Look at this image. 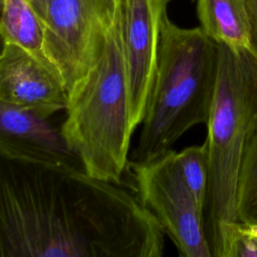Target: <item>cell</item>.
<instances>
[{
    "label": "cell",
    "mask_w": 257,
    "mask_h": 257,
    "mask_svg": "<svg viewBox=\"0 0 257 257\" xmlns=\"http://www.w3.org/2000/svg\"><path fill=\"white\" fill-rule=\"evenodd\" d=\"M170 0H114L130 90L132 128L142 124L155 78L158 46Z\"/></svg>",
    "instance_id": "52a82bcc"
},
{
    "label": "cell",
    "mask_w": 257,
    "mask_h": 257,
    "mask_svg": "<svg viewBox=\"0 0 257 257\" xmlns=\"http://www.w3.org/2000/svg\"><path fill=\"white\" fill-rule=\"evenodd\" d=\"M257 115V57L218 43V74L206 122L209 185L205 225L210 243L221 227L238 221L236 195L250 126Z\"/></svg>",
    "instance_id": "277c9868"
},
{
    "label": "cell",
    "mask_w": 257,
    "mask_h": 257,
    "mask_svg": "<svg viewBox=\"0 0 257 257\" xmlns=\"http://www.w3.org/2000/svg\"><path fill=\"white\" fill-rule=\"evenodd\" d=\"M61 133L90 176L120 185L130 164L134 134L119 21L115 12L102 50L88 72L68 92Z\"/></svg>",
    "instance_id": "3957f363"
},
{
    "label": "cell",
    "mask_w": 257,
    "mask_h": 257,
    "mask_svg": "<svg viewBox=\"0 0 257 257\" xmlns=\"http://www.w3.org/2000/svg\"><path fill=\"white\" fill-rule=\"evenodd\" d=\"M177 162L182 177L196 203L205 211L209 185V163L206 144L188 147L177 153Z\"/></svg>",
    "instance_id": "5bb4252c"
},
{
    "label": "cell",
    "mask_w": 257,
    "mask_h": 257,
    "mask_svg": "<svg viewBox=\"0 0 257 257\" xmlns=\"http://www.w3.org/2000/svg\"><path fill=\"white\" fill-rule=\"evenodd\" d=\"M142 203L153 213L182 257H213L207 237L205 211L187 187L177 152L146 163H130Z\"/></svg>",
    "instance_id": "5b68a950"
},
{
    "label": "cell",
    "mask_w": 257,
    "mask_h": 257,
    "mask_svg": "<svg viewBox=\"0 0 257 257\" xmlns=\"http://www.w3.org/2000/svg\"><path fill=\"white\" fill-rule=\"evenodd\" d=\"M113 14L114 0H48L45 54L68 92L98 58Z\"/></svg>",
    "instance_id": "8992f818"
},
{
    "label": "cell",
    "mask_w": 257,
    "mask_h": 257,
    "mask_svg": "<svg viewBox=\"0 0 257 257\" xmlns=\"http://www.w3.org/2000/svg\"><path fill=\"white\" fill-rule=\"evenodd\" d=\"M0 104L49 118L55 112L66 109L68 91L53 67L17 45L2 43Z\"/></svg>",
    "instance_id": "ba28073f"
},
{
    "label": "cell",
    "mask_w": 257,
    "mask_h": 257,
    "mask_svg": "<svg viewBox=\"0 0 257 257\" xmlns=\"http://www.w3.org/2000/svg\"><path fill=\"white\" fill-rule=\"evenodd\" d=\"M0 156L82 167L61 130L29 110L0 104Z\"/></svg>",
    "instance_id": "9c48e42d"
},
{
    "label": "cell",
    "mask_w": 257,
    "mask_h": 257,
    "mask_svg": "<svg viewBox=\"0 0 257 257\" xmlns=\"http://www.w3.org/2000/svg\"><path fill=\"white\" fill-rule=\"evenodd\" d=\"M0 34L2 43L17 45L54 68L45 54L43 19L30 0H1Z\"/></svg>",
    "instance_id": "8fae6325"
},
{
    "label": "cell",
    "mask_w": 257,
    "mask_h": 257,
    "mask_svg": "<svg viewBox=\"0 0 257 257\" xmlns=\"http://www.w3.org/2000/svg\"><path fill=\"white\" fill-rule=\"evenodd\" d=\"M164 246L156 217L120 185L0 156V257H160Z\"/></svg>",
    "instance_id": "6da1fadb"
},
{
    "label": "cell",
    "mask_w": 257,
    "mask_h": 257,
    "mask_svg": "<svg viewBox=\"0 0 257 257\" xmlns=\"http://www.w3.org/2000/svg\"><path fill=\"white\" fill-rule=\"evenodd\" d=\"M196 3L200 27L211 39L235 51L251 50L246 0H196Z\"/></svg>",
    "instance_id": "30bf717a"
},
{
    "label": "cell",
    "mask_w": 257,
    "mask_h": 257,
    "mask_svg": "<svg viewBox=\"0 0 257 257\" xmlns=\"http://www.w3.org/2000/svg\"><path fill=\"white\" fill-rule=\"evenodd\" d=\"M218 74V43L201 27L163 21L154 83L130 163L153 161L192 126L207 122Z\"/></svg>",
    "instance_id": "7a4b0ae2"
},
{
    "label": "cell",
    "mask_w": 257,
    "mask_h": 257,
    "mask_svg": "<svg viewBox=\"0 0 257 257\" xmlns=\"http://www.w3.org/2000/svg\"><path fill=\"white\" fill-rule=\"evenodd\" d=\"M251 24V50L257 57V0H246Z\"/></svg>",
    "instance_id": "9a60e30c"
},
{
    "label": "cell",
    "mask_w": 257,
    "mask_h": 257,
    "mask_svg": "<svg viewBox=\"0 0 257 257\" xmlns=\"http://www.w3.org/2000/svg\"><path fill=\"white\" fill-rule=\"evenodd\" d=\"M30 1H31L32 5L34 6V8L36 9V11L41 16V18L43 19V22H44L48 0H30Z\"/></svg>",
    "instance_id": "2e32d148"
},
{
    "label": "cell",
    "mask_w": 257,
    "mask_h": 257,
    "mask_svg": "<svg viewBox=\"0 0 257 257\" xmlns=\"http://www.w3.org/2000/svg\"><path fill=\"white\" fill-rule=\"evenodd\" d=\"M211 251L214 257H257V224L236 221L223 225Z\"/></svg>",
    "instance_id": "4fadbf2b"
},
{
    "label": "cell",
    "mask_w": 257,
    "mask_h": 257,
    "mask_svg": "<svg viewBox=\"0 0 257 257\" xmlns=\"http://www.w3.org/2000/svg\"><path fill=\"white\" fill-rule=\"evenodd\" d=\"M236 214L240 222L257 224V115L250 126L240 166Z\"/></svg>",
    "instance_id": "7c38bea8"
}]
</instances>
